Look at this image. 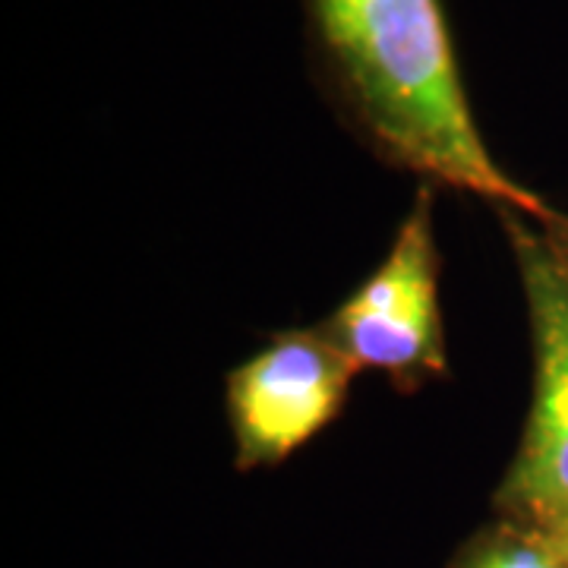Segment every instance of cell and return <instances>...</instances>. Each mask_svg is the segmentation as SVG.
<instances>
[{
	"label": "cell",
	"instance_id": "obj_1",
	"mask_svg": "<svg viewBox=\"0 0 568 568\" xmlns=\"http://www.w3.org/2000/svg\"><path fill=\"white\" fill-rule=\"evenodd\" d=\"M347 108L392 159L477 196L537 209L470 114L443 0H304Z\"/></svg>",
	"mask_w": 568,
	"mask_h": 568
},
{
	"label": "cell",
	"instance_id": "obj_2",
	"mask_svg": "<svg viewBox=\"0 0 568 568\" xmlns=\"http://www.w3.org/2000/svg\"><path fill=\"white\" fill-rule=\"evenodd\" d=\"M534 342L537 398L506 493L552 525L568 515V275L544 246L521 244Z\"/></svg>",
	"mask_w": 568,
	"mask_h": 568
},
{
	"label": "cell",
	"instance_id": "obj_3",
	"mask_svg": "<svg viewBox=\"0 0 568 568\" xmlns=\"http://www.w3.org/2000/svg\"><path fill=\"white\" fill-rule=\"evenodd\" d=\"M335 345L357 366L414 369L439 364L436 256L426 196L410 212L386 265L342 306Z\"/></svg>",
	"mask_w": 568,
	"mask_h": 568
},
{
	"label": "cell",
	"instance_id": "obj_4",
	"mask_svg": "<svg viewBox=\"0 0 568 568\" xmlns=\"http://www.w3.org/2000/svg\"><path fill=\"white\" fill-rule=\"evenodd\" d=\"M357 364L335 342L284 338L234 376L231 405L246 462H278L320 433Z\"/></svg>",
	"mask_w": 568,
	"mask_h": 568
},
{
	"label": "cell",
	"instance_id": "obj_5",
	"mask_svg": "<svg viewBox=\"0 0 568 568\" xmlns=\"http://www.w3.org/2000/svg\"><path fill=\"white\" fill-rule=\"evenodd\" d=\"M470 568H562L552 547H528V544H506L484 552Z\"/></svg>",
	"mask_w": 568,
	"mask_h": 568
},
{
	"label": "cell",
	"instance_id": "obj_6",
	"mask_svg": "<svg viewBox=\"0 0 568 568\" xmlns=\"http://www.w3.org/2000/svg\"><path fill=\"white\" fill-rule=\"evenodd\" d=\"M552 552L559 556L562 568H568V515L556 521V534H552Z\"/></svg>",
	"mask_w": 568,
	"mask_h": 568
}]
</instances>
